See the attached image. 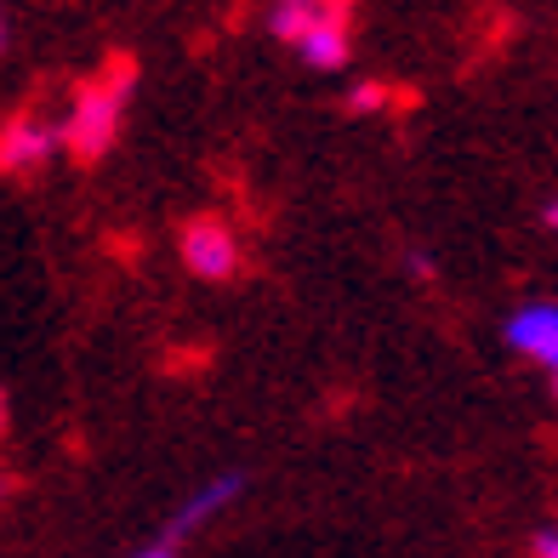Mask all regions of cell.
I'll use <instances>...</instances> for the list:
<instances>
[{"mask_svg": "<svg viewBox=\"0 0 558 558\" xmlns=\"http://www.w3.org/2000/svg\"><path fill=\"white\" fill-rule=\"evenodd\" d=\"M58 148H63V132L46 125V120H35V114H17V120L0 125V171H12V177L46 166Z\"/></svg>", "mask_w": 558, "mask_h": 558, "instance_id": "cell-3", "label": "cell"}, {"mask_svg": "<svg viewBox=\"0 0 558 558\" xmlns=\"http://www.w3.org/2000/svg\"><path fill=\"white\" fill-rule=\"evenodd\" d=\"M0 46H7V17H0Z\"/></svg>", "mask_w": 558, "mask_h": 558, "instance_id": "cell-13", "label": "cell"}, {"mask_svg": "<svg viewBox=\"0 0 558 558\" xmlns=\"http://www.w3.org/2000/svg\"><path fill=\"white\" fill-rule=\"evenodd\" d=\"M536 558H558V530H547V536H536Z\"/></svg>", "mask_w": 558, "mask_h": 558, "instance_id": "cell-8", "label": "cell"}, {"mask_svg": "<svg viewBox=\"0 0 558 558\" xmlns=\"http://www.w3.org/2000/svg\"><path fill=\"white\" fill-rule=\"evenodd\" d=\"M125 92H132V69H114L109 81H92L81 86L74 109L63 120V148L74 160H104L114 148V132H120V114H125Z\"/></svg>", "mask_w": 558, "mask_h": 558, "instance_id": "cell-1", "label": "cell"}, {"mask_svg": "<svg viewBox=\"0 0 558 558\" xmlns=\"http://www.w3.org/2000/svg\"><path fill=\"white\" fill-rule=\"evenodd\" d=\"M331 12H342V0H274V35L279 40H302V35H308L314 29V23H325V17H331Z\"/></svg>", "mask_w": 558, "mask_h": 558, "instance_id": "cell-7", "label": "cell"}, {"mask_svg": "<svg viewBox=\"0 0 558 558\" xmlns=\"http://www.w3.org/2000/svg\"><path fill=\"white\" fill-rule=\"evenodd\" d=\"M348 46L353 40H348V7H342V12H331L325 23H314V29L296 40V52H302V63H308V69H342L348 63Z\"/></svg>", "mask_w": 558, "mask_h": 558, "instance_id": "cell-6", "label": "cell"}, {"mask_svg": "<svg viewBox=\"0 0 558 558\" xmlns=\"http://www.w3.org/2000/svg\"><path fill=\"white\" fill-rule=\"evenodd\" d=\"M547 228H558V199H553V206H547Z\"/></svg>", "mask_w": 558, "mask_h": 558, "instance_id": "cell-11", "label": "cell"}, {"mask_svg": "<svg viewBox=\"0 0 558 558\" xmlns=\"http://www.w3.org/2000/svg\"><path fill=\"white\" fill-rule=\"evenodd\" d=\"M553 393H558V371H553Z\"/></svg>", "mask_w": 558, "mask_h": 558, "instance_id": "cell-14", "label": "cell"}, {"mask_svg": "<svg viewBox=\"0 0 558 558\" xmlns=\"http://www.w3.org/2000/svg\"><path fill=\"white\" fill-rule=\"evenodd\" d=\"M507 348L536 360L547 371H558V302H524V308L507 314Z\"/></svg>", "mask_w": 558, "mask_h": 558, "instance_id": "cell-2", "label": "cell"}, {"mask_svg": "<svg viewBox=\"0 0 558 558\" xmlns=\"http://www.w3.org/2000/svg\"><path fill=\"white\" fill-rule=\"evenodd\" d=\"M0 427H7V393H0Z\"/></svg>", "mask_w": 558, "mask_h": 558, "instance_id": "cell-12", "label": "cell"}, {"mask_svg": "<svg viewBox=\"0 0 558 558\" xmlns=\"http://www.w3.org/2000/svg\"><path fill=\"white\" fill-rule=\"evenodd\" d=\"M137 558H177V553H171V542H160V547H143Z\"/></svg>", "mask_w": 558, "mask_h": 558, "instance_id": "cell-10", "label": "cell"}, {"mask_svg": "<svg viewBox=\"0 0 558 558\" xmlns=\"http://www.w3.org/2000/svg\"><path fill=\"white\" fill-rule=\"evenodd\" d=\"M0 490H7V478H0Z\"/></svg>", "mask_w": 558, "mask_h": 558, "instance_id": "cell-15", "label": "cell"}, {"mask_svg": "<svg viewBox=\"0 0 558 558\" xmlns=\"http://www.w3.org/2000/svg\"><path fill=\"white\" fill-rule=\"evenodd\" d=\"M183 263H189V274H199V279H228L240 268V240L228 234L222 222H211V217H199V222H189L183 228Z\"/></svg>", "mask_w": 558, "mask_h": 558, "instance_id": "cell-4", "label": "cell"}, {"mask_svg": "<svg viewBox=\"0 0 558 558\" xmlns=\"http://www.w3.org/2000/svg\"><path fill=\"white\" fill-rule=\"evenodd\" d=\"M240 490H245V478H240V473H217V478H206V485H199L183 507H177V519H171V542H177V536H189V530H199L206 519H217L222 507L240 496Z\"/></svg>", "mask_w": 558, "mask_h": 558, "instance_id": "cell-5", "label": "cell"}, {"mask_svg": "<svg viewBox=\"0 0 558 558\" xmlns=\"http://www.w3.org/2000/svg\"><path fill=\"white\" fill-rule=\"evenodd\" d=\"M371 104H383V92H376V86H360V92H353V109H371Z\"/></svg>", "mask_w": 558, "mask_h": 558, "instance_id": "cell-9", "label": "cell"}]
</instances>
